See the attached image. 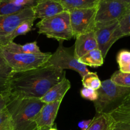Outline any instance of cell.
<instances>
[{"label":"cell","mask_w":130,"mask_h":130,"mask_svg":"<svg viewBox=\"0 0 130 130\" xmlns=\"http://www.w3.org/2000/svg\"><path fill=\"white\" fill-rule=\"evenodd\" d=\"M64 77V71L49 66L23 72H12L9 81L10 99H40Z\"/></svg>","instance_id":"1"},{"label":"cell","mask_w":130,"mask_h":130,"mask_svg":"<svg viewBox=\"0 0 130 130\" xmlns=\"http://www.w3.org/2000/svg\"><path fill=\"white\" fill-rule=\"evenodd\" d=\"M44 103L40 99H10L7 105L13 130H37L36 118Z\"/></svg>","instance_id":"2"},{"label":"cell","mask_w":130,"mask_h":130,"mask_svg":"<svg viewBox=\"0 0 130 130\" xmlns=\"http://www.w3.org/2000/svg\"><path fill=\"white\" fill-rule=\"evenodd\" d=\"M99 96L93 102L97 114H110L123 103L129 95L130 88L116 85L111 80L102 81V85L97 90Z\"/></svg>","instance_id":"3"},{"label":"cell","mask_w":130,"mask_h":130,"mask_svg":"<svg viewBox=\"0 0 130 130\" xmlns=\"http://www.w3.org/2000/svg\"><path fill=\"white\" fill-rule=\"evenodd\" d=\"M36 27L39 34H44L47 38H53L58 42L69 41L74 38L68 11L42 19Z\"/></svg>","instance_id":"4"},{"label":"cell","mask_w":130,"mask_h":130,"mask_svg":"<svg viewBox=\"0 0 130 130\" xmlns=\"http://www.w3.org/2000/svg\"><path fill=\"white\" fill-rule=\"evenodd\" d=\"M51 55V53L43 52L41 54L11 52L0 46V58L13 72H23L44 66Z\"/></svg>","instance_id":"5"},{"label":"cell","mask_w":130,"mask_h":130,"mask_svg":"<svg viewBox=\"0 0 130 130\" xmlns=\"http://www.w3.org/2000/svg\"><path fill=\"white\" fill-rule=\"evenodd\" d=\"M44 66H53L62 70L71 69L84 77L90 71L86 66L80 63L74 55V46L66 48L63 46V42H59V46L55 53H52L50 58Z\"/></svg>","instance_id":"6"},{"label":"cell","mask_w":130,"mask_h":130,"mask_svg":"<svg viewBox=\"0 0 130 130\" xmlns=\"http://www.w3.org/2000/svg\"><path fill=\"white\" fill-rule=\"evenodd\" d=\"M29 20H36L33 8L15 13L0 15V46L11 42V37L20 24Z\"/></svg>","instance_id":"7"},{"label":"cell","mask_w":130,"mask_h":130,"mask_svg":"<svg viewBox=\"0 0 130 130\" xmlns=\"http://www.w3.org/2000/svg\"><path fill=\"white\" fill-rule=\"evenodd\" d=\"M97 7L69 11L74 38L94 31L96 25L95 19Z\"/></svg>","instance_id":"8"},{"label":"cell","mask_w":130,"mask_h":130,"mask_svg":"<svg viewBox=\"0 0 130 130\" xmlns=\"http://www.w3.org/2000/svg\"><path fill=\"white\" fill-rule=\"evenodd\" d=\"M98 49L105 58L112 46L118 39L123 38L119 27V20L95 25L94 30Z\"/></svg>","instance_id":"9"},{"label":"cell","mask_w":130,"mask_h":130,"mask_svg":"<svg viewBox=\"0 0 130 130\" xmlns=\"http://www.w3.org/2000/svg\"><path fill=\"white\" fill-rule=\"evenodd\" d=\"M130 8V4L115 0H100L96 14V25L119 20Z\"/></svg>","instance_id":"10"},{"label":"cell","mask_w":130,"mask_h":130,"mask_svg":"<svg viewBox=\"0 0 130 130\" xmlns=\"http://www.w3.org/2000/svg\"><path fill=\"white\" fill-rule=\"evenodd\" d=\"M61 102H62L58 101L48 103L42 107L36 118V123L38 128L43 127L50 128L53 127Z\"/></svg>","instance_id":"11"},{"label":"cell","mask_w":130,"mask_h":130,"mask_svg":"<svg viewBox=\"0 0 130 130\" xmlns=\"http://www.w3.org/2000/svg\"><path fill=\"white\" fill-rule=\"evenodd\" d=\"M35 19L41 20L51 17L63 12L64 8L58 1L53 0H39L34 7H33Z\"/></svg>","instance_id":"12"},{"label":"cell","mask_w":130,"mask_h":130,"mask_svg":"<svg viewBox=\"0 0 130 130\" xmlns=\"http://www.w3.org/2000/svg\"><path fill=\"white\" fill-rule=\"evenodd\" d=\"M97 48V42L94 31L81 34L76 38L74 55L77 59L91 50Z\"/></svg>","instance_id":"13"},{"label":"cell","mask_w":130,"mask_h":130,"mask_svg":"<svg viewBox=\"0 0 130 130\" xmlns=\"http://www.w3.org/2000/svg\"><path fill=\"white\" fill-rule=\"evenodd\" d=\"M39 0H0V15L15 13L33 8Z\"/></svg>","instance_id":"14"},{"label":"cell","mask_w":130,"mask_h":130,"mask_svg":"<svg viewBox=\"0 0 130 130\" xmlns=\"http://www.w3.org/2000/svg\"><path fill=\"white\" fill-rule=\"evenodd\" d=\"M71 88V83L66 77L62 79L60 81L51 88L40 100L44 104L62 102L66 93Z\"/></svg>","instance_id":"15"},{"label":"cell","mask_w":130,"mask_h":130,"mask_svg":"<svg viewBox=\"0 0 130 130\" xmlns=\"http://www.w3.org/2000/svg\"><path fill=\"white\" fill-rule=\"evenodd\" d=\"M1 47L8 51L16 52V53H30V54H41L43 53L39 49L36 41L27 43L24 44H19L15 43L14 41H11L6 45Z\"/></svg>","instance_id":"16"},{"label":"cell","mask_w":130,"mask_h":130,"mask_svg":"<svg viewBox=\"0 0 130 130\" xmlns=\"http://www.w3.org/2000/svg\"><path fill=\"white\" fill-rule=\"evenodd\" d=\"M114 121L110 114H97L86 130H110Z\"/></svg>","instance_id":"17"},{"label":"cell","mask_w":130,"mask_h":130,"mask_svg":"<svg viewBox=\"0 0 130 130\" xmlns=\"http://www.w3.org/2000/svg\"><path fill=\"white\" fill-rule=\"evenodd\" d=\"M100 0H60L65 11L97 7Z\"/></svg>","instance_id":"18"},{"label":"cell","mask_w":130,"mask_h":130,"mask_svg":"<svg viewBox=\"0 0 130 130\" xmlns=\"http://www.w3.org/2000/svg\"><path fill=\"white\" fill-rule=\"evenodd\" d=\"M80 63L91 67H100L104 63V57L99 49H95L79 58Z\"/></svg>","instance_id":"19"},{"label":"cell","mask_w":130,"mask_h":130,"mask_svg":"<svg viewBox=\"0 0 130 130\" xmlns=\"http://www.w3.org/2000/svg\"><path fill=\"white\" fill-rule=\"evenodd\" d=\"M110 115L114 121H130V93L120 106L110 113Z\"/></svg>","instance_id":"20"},{"label":"cell","mask_w":130,"mask_h":130,"mask_svg":"<svg viewBox=\"0 0 130 130\" xmlns=\"http://www.w3.org/2000/svg\"><path fill=\"white\" fill-rule=\"evenodd\" d=\"M12 70L0 58V93L8 92L9 81Z\"/></svg>","instance_id":"21"},{"label":"cell","mask_w":130,"mask_h":130,"mask_svg":"<svg viewBox=\"0 0 130 130\" xmlns=\"http://www.w3.org/2000/svg\"><path fill=\"white\" fill-rule=\"evenodd\" d=\"M82 83L84 87L97 91L101 86L102 81L96 72H89L82 77Z\"/></svg>","instance_id":"22"},{"label":"cell","mask_w":130,"mask_h":130,"mask_svg":"<svg viewBox=\"0 0 130 130\" xmlns=\"http://www.w3.org/2000/svg\"><path fill=\"white\" fill-rule=\"evenodd\" d=\"M110 79L116 85L130 88V73H125L118 71L113 74Z\"/></svg>","instance_id":"23"},{"label":"cell","mask_w":130,"mask_h":130,"mask_svg":"<svg viewBox=\"0 0 130 130\" xmlns=\"http://www.w3.org/2000/svg\"><path fill=\"white\" fill-rule=\"evenodd\" d=\"M35 20H29L24 22L19 25L12 34L11 37V41H13V39L17 36L22 35H25L27 33L31 30L32 27L34 25V22Z\"/></svg>","instance_id":"24"},{"label":"cell","mask_w":130,"mask_h":130,"mask_svg":"<svg viewBox=\"0 0 130 130\" xmlns=\"http://www.w3.org/2000/svg\"><path fill=\"white\" fill-rule=\"evenodd\" d=\"M119 27L123 37L130 36V8L119 20Z\"/></svg>","instance_id":"25"},{"label":"cell","mask_w":130,"mask_h":130,"mask_svg":"<svg viewBox=\"0 0 130 130\" xmlns=\"http://www.w3.org/2000/svg\"><path fill=\"white\" fill-rule=\"evenodd\" d=\"M0 130H13L11 116L7 107L0 112Z\"/></svg>","instance_id":"26"},{"label":"cell","mask_w":130,"mask_h":130,"mask_svg":"<svg viewBox=\"0 0 130 130\" xmlns=\"http://www.w3.org/2000/svg\"><path fill=\"white\" fill-rule=\"evenodd\" d=\"M117 62L119 65V69L126 67L130 63V52L128 50H121L117 55Z\"/></svg>","instance_id":"27"},{"label":"cell","mask_w":130,"mask_h":130,"mask_svg":"<svg viewBox=\"0 0 130 130\" xmlns=\"http://www.w3.org/2000/svg\"><path fill=\"white\" fill-rule=\"evenodd\" d=\"M80 95L83 99L92 102L96 101L99 96V93L96 90L86 87H83L81 89L80 91Z\"/></svg>","instance_id":"28"},{"label":"cell","mask_w":130,"mask_h":130,"mask_svg":"<svg viewBox=\"0 0 130 130\" xmlns=\"http://www.w3.org/2000/svg\"><path fill=\"white\" fill-rule=\"evenodd\" d=\"M110 130H130V121H114Z\"/></svg>","instance_id":"29"},{"label":"cell","mask_w":130,"mask_h":130,"mask_svg":"<svg viewBox=\"0 0 130 130\" xmlns=\"http://www.w3.org/2000/svg\"><path fill=\"white\" fill-rule=\"evenodd\" d=\"M10 101V96L8 92L0 93V112L7 107Z\"/></svg>","instance_id":"30"},{"label":"cell","mask_w":130,"mask_h":130,"mask_svg":"<svg viewBox=\"0 0 130 130\" xmlns=\"http://www.w3.org/2000/svg\"><path fill=\"white\" fill-rule=\"evenodd\" d=\"M92 119H88V120H83L80 121L78 123V126L81 130H86L88 128L89 126L91 124Z\"/></svg>","instance_id":"31"},{"label":"cell","mask_w":130,"mask_h":130,"mask_svg":"<svg viewBox=\"0 0 130 130\" xmlns=\"http://www.w3.org/2000/svg\"><path fill=\"white\" fill-rule=\"evenodd\" d=\"M119 71L122 72H125V73H130V63L126 67H124V68L119 69Z\"/></svg>","instance_id":"32"},{"label":"cell","mask_w":130,"mask_h":130,"mask_svg":"<svg viewBox=\"0 0 130 130\" xmlns=\"http://www.w3.org/2000/svg\"><path fill=\"white\" fill-rule=\"evenodd\" d=\"M115 1H121V2H123V3H128V4H130V0H115Z\"/></svg>","instance_id":"33"},{"label":"cell","mask_w":130,"mask_h":130,"mask_svg":"<svg viewBox=\"0 0 130 130\" xmlns=\"http://www.w3.org/2000/svg\"><path fill=\"white\" fill-rule=\"evenodd\" d=\"M50 128H47V127H43V128H39L37 130H48Z\"/></svg>","instance_id":"34"},{"label":"cell","mask_w":130,"mask_h":130,"mask_svg":"<svg viewBox=\"0 0 130 130\" xmlns=\"http://www.w3.org/2000/svg\"><path fill=\"white\" fill-rule=\"evenodd\" d=\"M48 130H58V129H57L56 128H53V127H52V128H50V129Z\"/></svg>","instance_id":"35"},{"label":"cell","mask_w":130,"mask_h":130,"mask_svg":"<svg viewBox=\"0 0 130 130\" xmlns=\"http://www.w3.org/2000/svg\"><path fill=\"white\" fill-rule=\"evenodd\" d=\"M53 1H58V2H60V0H53Z\"/></svg>","instance_id":"36"}]
</instances>
